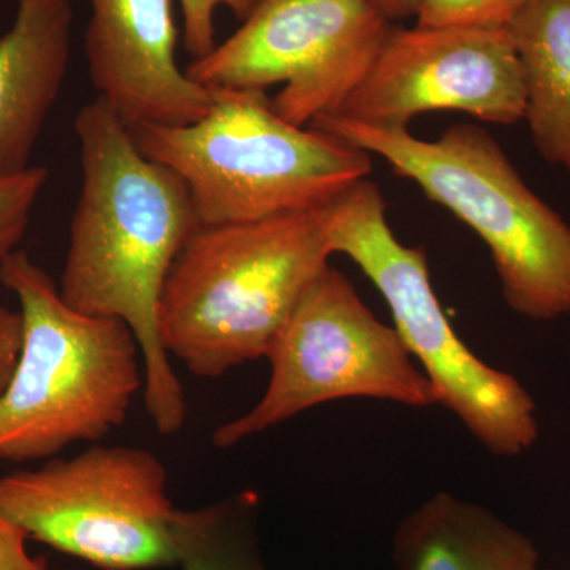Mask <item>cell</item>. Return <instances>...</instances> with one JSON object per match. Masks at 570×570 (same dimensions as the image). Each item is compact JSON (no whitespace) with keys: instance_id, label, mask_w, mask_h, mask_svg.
<instances>
[{"instance_id":"4fadbf2b","label":"cell","mask_w":570,"mask_h":570,"mask_svg":"<svg viewBox=\"0 0 570 570\" xmlns=\"http://www.w3.org/2000/svg\"><path fill=\"white\" fill-rule=\"evenodd\" d=\"M392 558L396 570H540L538 547L527 534L448 491L397 524Z\"/></svg>"},{"instance_id":"ba28073f","label":"cell","mask_w":570,"mask_h":570,"mask_svg":"<svg viewBox=\"0 0 570 570\" xmlns=\"http://www.w3.org/2000/svg\"><path fill=\"white\" fill-rule=\"evenodd\" d=\"M266 358L272 377L264 395L246 414L214 430V448H235L344 397L438 404L395 326L379 321L351 281L330 265L299 299Z\"/></svg>"},{"instance_id":"5bb4252c","label":"cell","mask_w":570,"mask_h":570,"mask_svg":"<svg viewBox=\"0 0 570 570\" xmlns=\"http://www.w3.org/2000/svg\"><path fill=\"white\" fill-rule=\"evenodd\" d=\"M540 156L570 174V0H521L508 22Z\"/></svg>"},{"instance_id":"5b68a950","label":"cell","mask_w":570,"mask_h":570,"mask_svg":"<svg viewBox=\"0 0 570 570\" xmlns=\"http://www.w3.org/2000/svg\"><path fill=\"white\" fill-rule=\"evenodd\" d=\"M214 91L216 102L198 121L130 129L146 157L186 184L200 225L322 208L373 170L370 153L288 122L266 91Z\"/></svg>"},{"instance_id":"7c38bea8","label":"cell","mask_w":570,"mask_h":570,"mask_svg":"<svg viewBox=\"0 0 570 570\" xmlns=\"http://www.w3.org/2000/svg\"><path fill=\"white\" fill-rule=\"evenodd\" d=\"M0 37V179L31 167L33 148L66 81L71 0H17Z\"/></svg>"},{"instance_id":"52a82bcc","label":"cell","mask_w":570,"mask_h":570,"mask_svg":"<svg viewBox=\"0 0 570 570\" xmlns=\"http://www.w3.org/2000/svg\"><path fill=\"white\" fill-rule=\"evenodd\" d=\"M0 512L29 540L102 570L176 566L168 472L156 453L94 442L0 478Z\"/></svg>"},{"instance_id":"30bf717a","label":"cell","mask_w":570,"mask_h":570,"mask_svg":"<svg viewBox=\"0 0 570 570\" xmlns=\"http://www.w3.org/2000/svg\"><path fill=\"white\" fill-rule=\"evenodd\" d=\"M523 67L508 26L395 28L376 62L337 115L381 129H407L431 111L483 122L523 121Z\"/></svg>"},{"instance_id":"e0dca14e","label":"cell","mask_w":570,"mask_h":570,"mask_svg":"<svg viewBox=\"0 0 570 570\" xmlns=\"http://www.w3.org/2000/svg\"><path fill=\"white\" fill-rule=\"evenodd\" d=\"M521 0H419L420 26H508Z\"/></svg>"},{"instance_id":"8fae6325","label":"cell","mask_w":570,"mask_h":570,"mask_svg":"<svg viewBox=\"0 0 570 570\" xmlns=\"http://www.w3.org/2000/svg\"><path fill=\"white\" fill-rule=\"evenodd\" d=\"M85 33L97 97L129 129L187 126L204 118L216 91L193 80L176 59L178 29L171 0H89Z\"/></svg>"},{"instance_id":"7a4b0ae2","label":"cell","mask_w":570,"mask_h":570,"mask_svg":"<svg viewBox=\"0 0 570 570\" xmlns=\"http://www.w3.org/2000/svg\"><path fill=\"white\" fill-rule=\"evenodd\" d=\"M328 205L254 223L200 225L165 283L160 341L198 377L266 358L332 257Z\"/></svg>"},{"instance_id":"2e32d148","label":"cell","mask_w":570,"mask_h":570,"mask_svg":"<svg viewBox=\"0 0 570 570\" xmlns=\"http://www.w3.org/2000/svg\"><path fill=\"white\" fill-rule=\"evenodd\" d=\"M48 178L47 168L31 165L21 174L0 179V264L24 238Z\"/></svg>"},{"instance_id":"277c9868","label":"cell","mask_w":570,"mask_h":570,"mask_svg":"<svg viewBox=\"0 0 570 570\" xmlns=\"http://www.w3.org/2000/svg\"><path fill=\"white\" fill-rule=\"evenodd\" d=\"M313 129L382 157L489 246L502 296L531 321L570 314V225L532 193L489 130L456 124L438 140L324 116Z\"/></svg>"},{"instance_id":"6da1fadb","label":"cell","mask_w":570,"mask_h":570,"mask_svg":"<svg viewBox=\"0 0 570 570\" xmlns=\"http://www.w3.org/2000/svg\"><path fill=\"white\" fill-rule=\"evenodd\" d=\"M75 132L82 183L59 292L82 314L129 325L145 365L146 412L160 434H176L186 397L160 341L159 307L171 266L200 220L183 179L146 157L102 99L78 111Z\"/></svg>"},{"instance_id":"44dd1931","label":"cell","mask_w":570,"mask_h":570,"mask_svg":"<svg viewBox=\"0 0 570 570\" xmlns=\"http://www.w3.org/2000/svg\"><path fill=\"white\" fill-rule=\"evenodd\" d=\"M374 2L390 20L395 22L415 17L419 10V0H374Z\"/></svg>"},{"instance_id":"ffe728a7","label":"cell","mask_w":570,"mask_h":570,"mask_svg":"<svg viewBox=\"0 0 570 570\" xmlns=\"http://www.w3.org/2000/svg\"><path fill=\"white\" fill-rule=\"evenodd\" d=\"M28 535L0 512V570H52L45 558L29 554Z\"/></svg>"},{"instance_id":"8992f818","label":"cell","mask_w":570,"mask_h":570,"mask_svg":"<svg viewBox=\"0 0 570 570\" xmlns=\"http://www.w3.org/2000/svg\"><path fill=\"white\" fill-rule=\"evenodd\" d=\"M332 254L347 255L384 296L397 335L436 403L497 456H519L539 439L535 403L519 379L487 365L442 309L423 247L404 246L387 223L377 184L362 179L328 205Z\"/></svg>"},{"instance_id":"9a60e30c","label":"cell","mask_w":570,"mask_h":570,"mask_svg":"<svg viewBox=\"0 0 570 570\" xmlns=\"http://www.w3.org/2000/svg\"><path fill=\"white\" fill-rule=\"evenodd\" d=\"M258 501L253 490L204 505L176 509V566L183 570H269L258 547Z\"/></svg>"},{"instance_id":"9c48e42d","label":"cell","mask_w":570,"mask_h":570,"mask_svg":"<svg viewBox=\"0 0 570 570\" xmlns=\"http://www.w3.org/2000/svg\"><path fill=\"white\" fill-rule=\"evenodd\" d=\"M374 0H258L242 28L186 71L209 89L266 91L307 127L337 115L395 31Z\"/></svg>"},{"instance_id":"d6986e66","label":"cell","mask_w":570,"mask_h":570,"mask_svg":"<svg viewBox=\"0 0 570 570\" xmlns=\"http://www.w3.org/2000/svg\"><path fill=\"white\" fill-rule=\"evenodd\" d=\"M2 287L0 284V396L13 376L22 346L21 313L3 303Z\"/></svg>"},{"instance_id":"3957f363","label":"cell","mask_w":570,"mask_h":570,"mask_svg":"<svg viewBox=\"0 0 570 570\" xmlns=\"http://www.w3.org/2000/svg\"><path fill=\"white\" fill-rule=\"evenodd\" d=\"M0 284L17 295L22 317L20 356L0 396V461L51 460L77 442L102 441L145 389L132 330L67 305L28 250L3 258Z\"/></svg>"},{"instance_id":"ac0fdd59","label":"cell","mask_w":570,"mask_h":570,"mask_svg":"<svg viewBox=\"0 0 570 570\" xmlns=\"http://www.w3.org/2000/svg\"><path fill=\"white\" fill-rule=\"evenodd\" d=\"M258 0H179L184 20V48L194 59L205 58L216 48V13L227 7L245 21Z\"/></svg>"}]
</instances>
